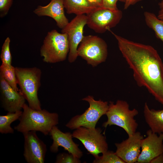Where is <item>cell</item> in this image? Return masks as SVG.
Segmentation results:
<instances>
[{
  "label": "cell",
  "instance_id": "1",
  "mask_svg": "<svg viewBox=\"0 0 163 163\" xmlns=\"http://www.w3.org/2000/svg\"><path fill=\"white\" fill-rule=\"evenodd\" d=\"M109 31L117 40L137 85L145 87L163 105V63L157 51L150 45L129 40Z\"/></svg>",
  "mask_w": 163,
  "mask_h": 163
},
{
  "label": "cell",
  "instance_id": "2",
  "mask_svg": "<svg viewBox=\"0 0 163 163\" xmlns=\"http://www.w3.org/2000/svg\"><path fill=\"white\" fill-rule=\"evenodd\" d=\"M19 124L14 127L17 131L23 133L34 131L47 135L53 127L59 123V116L55 113H50L45 109L37 110L25 104Z\"/></svg>",
  "mask_w": 163,
  "mask_h": 163
},
{
  "label": "cell",
  "instance_id": "3",
  "mask_svg": "<svg viewBox=\"0 0 163 163\" xmlns=\"http://www.w3.org/2000/svg\"><path fill=\"white\" fill-rule=\"evenodd\" d=\"M15 69L19 91L27 101L28 106L34 109L41 110L38 96L41 85V70L36 67H15Z\"/></svg>",
  "mask_w": 163,
  "mask_h": 163
},
{
  "label": "cell",
  "instance_id": "4",
  "mask_svg": "<svg viewBox=\"0 0 163 163\" xmlns=\"http://www.w3.org/2000/svg\"><path fill=\"white\" fill-rule=\"evenodd\" d=\"M109 105L106 114L107 120L103 126L106 128L108 126H117L123 129L128 136L136 132L138 124L134 117L138 114L137 109L130 110L128 103L122 100H118L115 104L110 101Z\"/></svg>",
  "mask_w": 163,
  "mask_h": 163
},
{
  "label": "cell",
  "instance_id": "5",
  "mask_svg": "<svg viewBox=\"0 0 163 163\" xmlns=\"http://www.w3.org/2000/svg\"><path fill=\"white\" fill-rule=\"evenodd\" d=\"M69 52L67 34L59 33L56 30L48 32L40 50L43 62L50 63L64 61Z\"/></svg>",
  "mask_w": 163,
  "mask_h": 163
},
{
  "label": "cell",
  "instance_id": "6",
  "mask_svg": "<svg viewBox=\"0 0 163 163\" xmlns=\"http://www.w3.org/2000/svg\"><path fill=\"white\" fill-rule=\"evenodd\" d=\"M82 100L87 101L89 107L83 113L74 117L66 124L67 127L71 129L80 127L95 128L99 119L106 114L108 109L109 105L107 102L101 100H95L91 96L88 95Z\"/></svg>",
  "mask_w": 163,
  "mask_h": 163
},
{
  "label": "cell",
  "instance_id": "7",
  "mask_svg": "<svg viewBox=\"0 0 163 163\" xmlns=\"http://www.w3.org/2000/svg\"><path fill=\"white\" fill-rule=\"evenodd\" d=\"M78 56L85 60L93 67L104 62L108 54L105 41L95 35L84 36L77 49Z\"/></svg>",
  "mask_w": 163,
  "mask_h": 163
},
{
  "label": "cell",
  "instance_id": "8",
  "mask_svg": "<svg viewBox=\"0 0 163 163\" xmlns=\"http://www.w3.org/2000/svg\"><path fill=\"white\" fill-rule=\"evenodd\" d=\"M101 132L99 128L80 127L76 129L72 134L73 138L79 140L89 153L96 158L99 153L103 154L108 150L106 137Z\"/></svg>",
  "mask_w": 163,
  "mask_h": 163
},
{
  "label": "cell",
  "instance_id": "9",
  "mask_svg": "<svg viewBox=\"0 0 163 163\" xmlns=\"http://www.w3.org/2000/svg\"><path fill=\"white\" fill-rule=\"evenodd\" d=\"M87 25L95 32L102 34L115 27L123 17L120 10H111L98 8L86 14Z\"/></svg>",
  "mask_w": 163,
  "mask_h": 163
},
{
  "label": "cell",
  "instance_id": "10",
  "mask_svg": "<svg viewBox=\"0 0 163 163\" xmlns=\"http://www.w3.org/2000/svg\"><path fill=\"white\" fill-rule=\"evenodd\" d=\"M87 23L86 15H76L62 29L61 32L68 36L69 46L68 60L70 63L74 62L78 56V46L84 37V28Z\"/></svg>",
  "mask_w": 163,
  "mask_h": 163
},
{
  "label": "cell",
  "instance_id": "11",
  "mask_svg": "<svg viewBox=\"0 0 163 163\" xmlns=\"http://www.w3.org/2000/svg\"><path fill=\"white\" fill-rule=\"evenodd\" d=\"M36 131L23 133L24 139L23 155L28 163H43L47 151L46 145L37 136Z\"/></svg>",
  "mask_w": 163,
  "mask_h": 163
},
{
  "label": "cell",
  "instance_id": "12",
  "mask_svg": "<svg viewBox=\"0 0 163 163\" xmlns=\"http://www.w3.org/2000/svg\"><path fill=\"white\" fill-rule=\"evenodd\" d=\"M143 138L140 132H136L121 142L115 143L116 153L125 163H136Z\"/></svg>",
  "mask_w": 163,
  "mask_h": 163
},
{
  "label": "cell",
  "instance_id": "13",
  "mask_svg": "<svg viewBox=\"0 0 163 163\" xmlns=\"http://www.w3.org/2000/svg\"><path fill=\"white\" fill-rule=\"evenodd\" d=\"M146 133L147 136L142 140L137 163H150L154 158L163 153V134L158 136L150 129Z\"/></svg>",
  "mask_w": 163,
  "mask_h": 163
},
{
  "label": "cell",
  "instance_id": "14",
  "mask_svg": "<svg viewBox=\"0 0 163 163\" xmlns=\"http://www.w3.org/2000/svg\"><path fill=\"white\" fill-rule=\"evenodd\" d=\"M0 100L2 106L8 112L21 110L25 104V99L20 92L14 90L0 76Z\"/></svg>",
  "mask_w": 163,
  "mask_h": 163
},
{
  "label": "cell",
  "instance_id": "15",
  "mask_svg": "<svg viewBox=\"0 0 163 163\" xmlns=\"http://www.w3.org/2000/svg\"><path fill=\"white\" fill-rule=\"evenodd\" d=\"M49 134L53 140L50 147L51 152H57L59 147L61 146L77 158L79 159L82 156V152L78 148V145L73 141L72 134L70 133H63L56 126L53 127Z\"/></svg>",
  "mask_w": 163,
  "mask_h": 163
},
{
  "label": "cell",
  "instance_id": "16",
  "mask_svg": "<svg viewBox=\"0 0 163 163\" xmlns=\"http://www.w3.org/2000/svg\"><path fill=\"white\" fill-rule=\"evenodd\" d=\"M64 8L63 0H51L46 6H38L33 12L38 16L51 18L56 21L57 26L62 29L69 22L65 14Z\"/></svg>",
  "mask_w": 163,
  "mask_h": 163
},
{
  "label": "cell",
  "instance_id": "17",
  "mask_svg": "<svg viewBox=\"0 0 163 163\" xmlns=\"http://www.w3.org/2000/svg\"><path fill=\"white\" fill-rule=\"evenodd\" d=\"M143 112L145 121L152 131L158 135L163 134V109H150L145 103Z\"/></svg>",
  "mask_w": 163,
  "mask_h": 163
},
{
  "label": "cell",
  "instance_id": "18",
  "mask_svg": "<svg viewBox=\"0 0 163 163\" xmlns=\"http://www.w3.org/2000/svg\"><path fill=\"white\" fill-rule=\"evenodd\" d=\"M66 12L76 15L87 14L98 8L89 0H63Z\"/></svg>",
  "mask_w": 163,
  "mask_h": 163
},
{
  "label": "cell",
  "instance_id": "19",
  "mask_svg": "<svg viewBox=\"0 0 163 163\" xmlns=\"http://www.w3.org/2000/svg\"><path fill=\"white\" fill-rule=\"evenodd\" d=\"M144 14L147 25L154 30L157 38L163 43V21L150 12L145 11Z\"/></svg>",
  "mask_w": 163,
  "mask_h": 163
},
{
  "label": "cell",
  "instance_id": "20",
  "mask_svg": "<svg viewBox=\"0 0 163 163\" xmlns=\"http://www.w3.org/2000/svg\"><path fill=\"white\" fill-rule=\"evenodd\" d=\"M22 113V111L21 110L13 112H8L5 115H0V133L2 134L14 133V130L11 127V124L19 119Z\"/></svg>",
  "mask_w": 163,
  "mask_h": 163
},
{
  "label": "cell",
  "instance_id": "21",
  "mask_svg": "<svg viewBox=\"0 0 163 163\" xmlns=\"http://www.w3.org/2000/svg\"><path fill=\"white\" fill-rule=\"evenodd\" d=\"M0 76L15 90L19 91L17 84L15 67L12 65L2 63L0 66Z\"/></svg>",
  "mask_w": 163,
  "mask_h": 163
},
{
  "label": "cell",
  "instance_id": "22",
  "mask_svg": "<svg viewBox=\"0 0 163 163\" xmlns=\"http://www.w3.org/2000/svg\"><path fill=\"white\" fill-rule=\"evenodd\" d=\"M93 161L94 163H125L115 152L107 150Z\"/></svg>",
  "mask_w": 163,
  "mask_h": 163
},
{
  "label": "cell",
  "instance_id": "23",
  "mask_svg": "<svg viewBox=\"0 0 163 163\" xmlns=\"http://www.w3.org/2000/svg\"><path fill=\"white\" fill-rule=\"evenodd\" d=\"M10 40L7 37L2 46L0 58L2 63L7 65H11L12 56L10 49Z\"/></svg>",
  "mask_w": 163,
  "mask_h": 163
},
{
  "label": "cell",
  "instance_id": "24",
  "mask_svg": "<svg viewBox=\"0 0 163 163\" xmlns=\"http://www.w3.org/2000/svg\"><path fill=\"white\" fill-rule=\"evenodd\" d=\"M56 163H79V159L74 157L72 155L65 153L59 154L56 156Z\"/></svg>",
  "mask_w": 163,
  "mask_h": 163
},
{
  "label": "cell",
  "instance_id": "25",
  "mask_svg": "<svg viewBox=\"0 0 163 163\" xmlns=\"http://www.w3.org/2000/svg\"><path fill=\"white\" fill-rule=\"evenodd\" d=\"M13 0H0V17L5 16L13 3Z\"/></svg>",
  "mask_w": 163,
  "mask_h": 163
},
{
  "label": "cell",
  "instance_id": "26",
  "mask_svg": "<svg viewBox=\"0 0 163 163\" xmlns=\"http://www.w3.org/2000/svg\"><path fill=\"white\" fill-rule=\"evenodd\" d=\"M117 0H102V8L111 10H117L118 9L117 6Z\"/></svg>",
  "mask_w": 163,
  "mask_h": 163
},
{
  "label": "cell",
  "instance_id": "27",
  "mask_svg": "<svg viewBox=\"0 0 163 163\" xmlns=\"http://www.w3.org/2000/svg\"><path fill=\"white\" fill-rule=\"evenodd\" d=\"M142 0H125L124 9H128L130 6L134 5Z\"/></svg>",
  "mask_w": 163,
  "mask_h": 163
},
{
  "label": "cell",
  "instance_id": "28",
  "mask_svg": "<svg viewBox=\"0 0 163 163\" xmlns=\"http://www.w3.org/2000/svg\"><path fill=\"white\" fill-rule=\"evenodd\" d=\"M159 7L157 17L163 21V0H161L158 4Z\"/></svg>",
  "mask_w": 163,
  "mask_h": 163
},
{
  "label": "cell",
  "instance_id": "29",
  "mask_svg": "<svg viewBox=\"0 0 163 163\" xmlns=\"http://www.w3.org/2000/svg\"><path fill=\"white\" fill-rule=\"evenodd\" d=\"M150 163H163V153L154 158Z\"/></svg>",
  "mask_w": 163,
  "mask_h": 163
},
{
  "label": "cell",
  "instance_id": "30",
  "mask_svg": "<svg viewBox=\"0 0 163 163\" xmlns=\"http://www.w3.org/2000/svg\"><path fill=\"white\" fill-rule=\"evenodd\" d=\"M89 1L98 8H102V0H89Z\"/></svg>",
  "mask_w": 163,
  "mask_h": 163
},
{
  "label": "cell",
  "instance_id": "31",
  "mask_svg": "<svg viewBox=\"0 0 163 163\" xmlns=\"http://www.w3.org/2000/svg\"><path fill=\"white\" fill-rule=\"evenodd\" d=\"M118 1H120V2H125V0H117Z\"/></svg>",
  "mask_w": 163,
  "mask_h": 163
}]
</instances>
